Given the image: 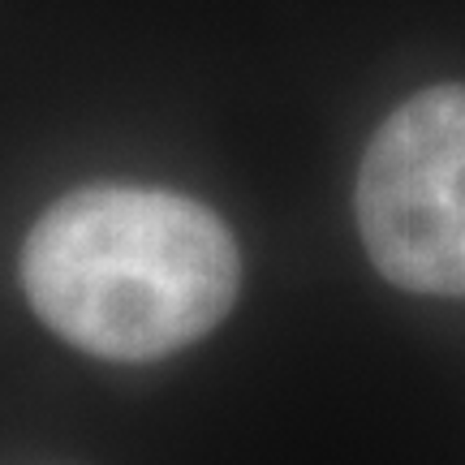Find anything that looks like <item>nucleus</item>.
<instances>
[{
	"instance_id": "obj_2",
	"label": "nucleus",
	"mask_w": 465,
	"mask_h": 465,
	"mask_svg": "<svg viewBox=\"0 0 465 465\" xmlns=\"http://www.w3.org/2000/svg\"><path fill=\"white\" fill-rule=\"evenodd\" d=\"M358 229L392 284L465 298V83L418 91L380 125L358 173Z\"/></svg>"
},
{
	"instance_id": "obj_1",
	"label": "nucleus",
	"mask_w": 465,
	"mask_h": 465,
	"mask_svg": "<svg viewBox=\"0 0 465 465\" xmlns=\"http://www.w3.org/2000/svg\"><path fill=\"white\" fill-rule=\"evenodd\" d=\"M242 254L229 224L173 190L83 185L22 246L31 311L83 353L155 362L232 311Z\"/></svg>"
}]
</instances>
